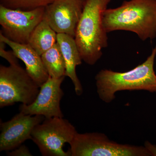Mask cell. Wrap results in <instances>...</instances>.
Segmentation results:
<instances>
[{
  "instance_id": "cell-1",
  "label": "cell",
  "mask_w": 156,
  "mask_h": 156,
  "mask_svg": "<svg viewBox=\"0 0 156 156\" xmlns=\"http://www.w3.org/2000/svg\"><path fill=\"white\" fill-rule=\"evenodd\" d=\"M102 19L107 33L128 31L143 41L153 40L156 38V0L124 1L119 7L106 9Z\"/></svg>"
},
{
  "instance_id": "cell-2",
  "label": "cell",
  "mask_w": 156,
  "mask_h": 156,
  "mask_svg": "<svg viewBox=\"0 0 156 156\" xmlns=\"http://www.w3.org/2000/svg\"><path fill=\"white\" fill-rule=\"evenodd\" d=\"M156 56V44L151 53L142 64L126 72L102 69L95 77L98 96L102 101L110 103L115 94L124 90H145L156 92V75L154 63Z\"/></svg>"
},
{
  "instance_id": "cell-3",
  "label": "cell",
  "mask_w": 156,
  "mask_h": 156,
  "mask_svg": "<svg viewBox=\"0 0 156 156\" xmlns=\"http://www.w3.org/2000/svg\"><path fill=\"white\" fill-rule=\"evenodd\" d=\"M111 0H86L74 39L82 60L94 65L108 46L107 33L103 24V13Z\"/></svg>"
},
{
  "instance_id": "cell-4",
  "label": "cell",
  "mask_w": 156,
  "mask_h": 156,
  "mask_svg": "<svg viewBox=\"0 0 156 156\" xmlns=\"http://www.w3.org/2000/svg\"><path fill=\"white\" fill-rule=\"evenodd\" d=\"M0 42V56L6 59L9 66H0V107L13 105L17 102L30 104L38 94L40 87L21 67L13 51L5 50Z\"/></svg>"
},
{
  "instance_id": "cell-5",
  "label": "cell",
  "mask_w": 156,
  "mask_h": 156,
  "mask_svg": "<svg viewBox=\"0 0 156 156\" xmlns=\"http://www.w3.org/2000/svg\"><path fill=\"white\" fill-rule=\"evenodd\" d=\"M71 156H150L144 146L121 144L105 134L77 133L69 144Z\"/></svg>"
},
{
  "instance_id": "cell-6",
  "label": "cell",
  "mask_w": 156,
  "mask_h": 156,
  "mask_svg": "<svg viewBox=\"0 0 156 156\" xmlns=\"http://www.w3.org/2000/svg\"><path fill=\"white\" fill-rule=\"evenodd\" d=\"M77 133L75 127L67 119L60 117L47 119L37 125L32 132V140L44 156H71L69 151L63 149Z\"/></svg>"
},
{
  "instance_id": "cell-7",
  "label": "cell",
  "mask_w": 156,
  "mask_h": 156,
  "mask_svg": "<svg viewBox=\"0 0 156 156\" xmlns=\"http://www.w3.org/2000/svg\"><path fill=\"white\" fill-rule=\"evenodd\" d=\"M45 10V7H40L22 11L0 5V32L12 41L28 44L33 32L44 19Z\"/></svg>"
},
{
  "instance_id": "cell-8",
  "label": "cell",
  "mask_w": 156,
  "mask_h": 156,
  "mask_svg": "<svg viewBox=\"0 0 156 156\" xmlns=\"http://www.w3.org/2000/svg\"><path fill=\"white\" fill-rule=\"evenodd\" d=\"M86 0H54L45 7L44 18L57 34L74 38Z\"/></svg>"
},
{
  "instance_id": "cell-9",
  "label": "cell",
  "mask_w": 156,
  "mask_h": 156,
  "mask_svg": "<svg viewBox=\"0 0 156 156\" xmlns=\"http://www.w3.org/2000/svg\"><path fill=\"white\" fill-rule=\"evenodd\" d=\"M65 76L59 78L49 76L40 87V91L35 100L30 104H21L19 111L31 115H40L45 118H63L60 108V101L64 95L61 84Z\"/></svg>"
},
{
  "instance_id": "cell-10",
  "label": "cell",
  "mask_w": 156,
  "mask_h": 156,
  "mask_svg": "<svg viewBox=\"0 0 156 156\" xmlns=\"http://www.w3.org/2000/svg\"><path fill=\"white\" fill-rule=\"evenodd\" d=\"M40 115H31L20 112L11 120L0 124V151H9L32 139L35 127L45 119Z\"/></svg>"
},
{
  "instance_id": "cell-11",
  "label": "cell",
  "mask_w": 156,
  "mask_h": 156,
  "mask_svg": "<svg viewBox=\"0 0 156 156\" xmlns=\"http://www.w3.org/2000/svg\"><path fill=\"white\" fill-rule=\"evenodd\" d=\"M0 42L10 47L17 58L24 62L26 69L39 87L47 81L49 76L43 64L41 57L28 44H19L12 41L1 32Z\"/></svg>"
},
{
  "instance_id": "cell-12",
  "label": "cell",
  "mask_w": 156,
  "mask_h": 156,
  "mask_svg": "<svg viewBox=\"0 0 156 156\" xmlns=\"http://www.w3.org/2000/svg\"><path fill=\"white\" fill-rule=\"evenodd\" d=\"M57 42L59 45L65 62L66 76L72 81L75 91L77 95H81L83 88L76 73V67L82 64L80 54L74 38L64 34H57Z\"/></svg>"
},
{
  "instance_id": "cell-13",
  "label": "cell",
  "mask_w": 156,
  "mask_h": 156,
  "mask_svg": "<svg viewBox=\"0 0 156 156\" xmlns=\"http://www.w3.org/2000/svg\"><path fill=\"white\" fill-rule=\"evenodd\" d=\"M57 34L44 18L33 32L28 44L41 56L57 43Z\"/></svg>"
},
{
  "instance_id": "cell-14",
  "label": "cell",
  "mask_w": 156,
  "mask_h": 156,
  "mask_svg": "<svg viewBox=\"0 0 156 156\" xmlns=\"http://www.w3.org/2000/svg\"><path fill=\"white\" fill-rule=\"evenodd\" d=\"M41 57L49 76L54 78L66 76L65 62L57 42Z\"/></svg>"
},
{
  "instance_id": "cell-15",
  "label": "cell",
  "mask_w": 156,
  "mask_h": 156,
  "mask_svg": "<svg viewBox=\"0 0 156 156\" xmlns=\"http://www.w3.org/2000/svg\"><path fill=\"white\" fill-rule=\"evenodd\" d=\"M54 0H0V5L6 8L22 11H30L45 7Z\"/></svg>"
},
{
  "instance_id": "cell-16",
  "label": "cell",
  "mask_w": 156,
  "mask_h": 156,
  "mask_svg": "<svg viewBox=\"0 0 156 156\" xmlns=\"http://www.w3.org/2000/svg\"><path fill=\"white\" fill-rule=\"evenodd\" d=\"M7 154L10 156H33L27 147L23 144L13 150L8 151Z\"/></svg>"
},
{
  "instance_id": "cell-17",
  "label": "cell",
  "mask_w": 156,
  "mask_h": 156,
  "mask_svg": "<svg viewBox=\"0 0 156 156\" xmlns=\"http://www.w3.org/2000/svg\"><path fill=\"white\" fill-rule=\"evenodd\" d=\"M144 147L150 154L151 156H156V145L152 144L149 141H145Z\"/></svg>"
}]
</instances>
